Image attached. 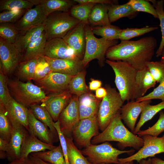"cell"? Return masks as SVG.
<instances>
[{"label":"cell","mask_w":164,"mask_h":164,"mask_svg":"<svg viewBox=\"0 0 164 164\" xmlns=\"http://www.w3.org/2000/svg\"><path fill=\"white\" fill-rule=\"evenodd\" d=\"M29 158L34 161L36 164H52L48 162H46L35 156L30 154Z\"/></svg>","instance_id":"cell-57"},{"label":"cell","mask_w":164,"mask_h":164,"mask_svg":"<svg viewBox=\"0 0 164 164\" xmlns=\"http://www.w3.org/2000/svg\"><path fill=\"white\" fill-rule=\"evenodd\" d=\"M78 4L91 3L94 4H105L109 5L118 4V1L116 0H73Z\"/></svg>","instance_id":"cell-52"},{"label":"cell","mask_w":164,"mask_h":164,"mask_svg":"<svg viewBox=\"0 0 164 164\" xmlns=\"http://www.w3.org/2000/svg\"><path fill=\"white\" fill-rule=\"evenodd\" d=\"M78 98L76 95L72 97L58 118L60 130L67 137H72V131L80 120Z\"/></svg>","instance_id":"cell-11"},{"label":"cell","mask_w":164,"mask_h":164,"mask_svg":"<svg viewBox=\"0 0 164 164\" xmlns=\"http://www.w3.org/2000/svg\"><path fill=\"white\" fill-rule=\"evenodd\" d=\"M138 163L139 164H153L151 157L147 159H142L139 161Z\"/></svg>","instance_id":"cell-59"},{"label":"cell","mask_w":164,"mask_h":164,"mask_svg":"<svg viewBox=\"0 0 164 164\" xmlns=\"http://www.w3.org/2000/svg\"><path fill=\"white\" fill-rule=\"evenodd\" d=\"M164 109V101L155 105L149 104L141 113L140 119L135 126L134 134L136 135L142 127L147 121L151 120L157 113Z\"/></svg>","instance_id":"cell-34"},{"label":"cell","mask_w":164,"mask_h":164,"mask_svg":"<svg viewBox=\"0 0 164 164\" xmlns=\"http://www.w3.org/2000/svg\"><path fill=\"white\" fill-rule=\"evenodd\" d=\"M153 164H164V160L157 157H153L152 158Z\"/></svg>","instance_id":"cell-58"},{"label":"cell","mask_w":164,"mask_h":164,"mask_svg":"<svg viewBox=\"0 0 164 164\" xmlns=\"http://www.w3.org/2000/svg\"><path fill=\"white\" fill-rule=\"evenodd\" d=\"M152 102V100L141 102L132 101L123 105L120 110L121 119L134 133L137 118L145 107Z\"/></svg>","instance_id":"cell-17"},{"label":"cell","mask_w":164,"mask_h":164,"mask_svg":"<svg viewBox=\"0 0 164 164\" xmlns=\"http://www.w3.org/2000/svg\"><path fill=\"white\" fill-rule=\"evenodd\" d=\"M105 87L107 94L102 99L97 114L99 128L101 132L120 111L124 102L115 88L108 84L106 85Z\"/></svg>","instance_id":"cell-6"},{"label":"cell","mask_w":164,"mask_h":164,"mask_svg":"<svg viewBox=\"0 0 164 164\" xmlns=\"http://www.w3.org/2000/svg\"><path fill=\"white\" fill-rule=\"evenodd\" d=\"M139 12L135 11L127 2L122 5H109L108 8V15L110 23L125 17L129 19L135 18Z\"/></svg>","instance_id":"cell-30"},{"label":"cell","mask_w":164,"mask_h":164,"mask_svg":"<svg viewBox=\"0 0 164 164\" xmlns=\"http://www.w3.org/2000/svg\"><path fill=\"white\" fill-rule=\"evenodd\" d=\"M81 152L84 155L87 156L91 163L119 164L118 156L120 155L133 153L135 150H119L113 147L108 142H105L98 145L91 144Z\"/></svg>","instance_id":"cell-8"},{"label":"cell","mask_w":164,"mask_h":164,"mask_svg":"<svg viewBox=\"0 0 164 164\" xmlns=\"http://www.w3.org/2000/svg\"><path fill=\"white\" fill-rule=\"evenodd\" d=\"M142 138L144 141L142 147L137 152L128 157L119 158V164H124L135 160L138 163L142 159L164 153V134L161 137L147 135H144Z\"/></svg>","instance_id":"cell-9"},{"label":"cell","mask_w":164,"mask_h":164,"mask_svg":"<svg viewBox=\"0 0 164 164\" xmlns=\"http://www.w3.org/2000/svg\"><path fill=\"white\" fill-rule=\"evenodd\" d=\"M152 4L156 12L158 18L160 22V26L162 32V39L158 48L156 52V56L158 57L161 55L162 50L164 46V0H148Z\"/></svg>","instance_id":"cell-40"},{"label":"cell","mask_w":164,"mask_h":164,"mask_svg":"<svg viewBox=\"0 0 164 164\" xmlns=\"http://www.w3.org/2000/svg\"><path fill=\"white\" fill-rule=\"evenodd\" d=\"M95 5L91 3H84L75 5L70 9V14L72 17L80 22L85 24H89V15Z\"/></svg>","instance_id":"cell-38"},{"label":"cell","mask_w":164,"mask_h":164,"mask_svg":"<svg viewBox=\"0 0 164 164\" xmlns=\"http://www.w3.org/2000/svg\"><path fill=\"white\" fill-rule=\"evenodd\" d=\"M67 142L68 161L69 164H91L85 157L75 145L72 137L65 136Z\"/></svg>","instance_id":"cell-35"},{"label":"cell","mask_w":164,"mask_h":164,"mask_svg":"<svg viewBox=\"0 0 164 164\" xmlns=\"http://www.w3.org/2000/svg\"><path fill=\"white\" fill-rule=\"evenodd\" d=\"M107 94V91L105 87H101L95 91V96L97 98L102 99Z\"/></svg>","instance_id":"cell-55"},{"label":"cell","mask_w":164,"mask_h":164,"mask_svg":"<svg viewBox=\"0 0 164 164\" xmlns=\"http://www.w3.org/2000/svg\"><path fill=\"white\" fill-rule=\"evenodd\" d=\"M73 76L51 72L41 80H35L42 89L51 93L68 90L70 81Z\"/></svg>","instance_id":"cell-15"},{"label":"cell","mask_w":164,"mask_h":164,"mask_svg":"<svg viewBox=\"0 0 164 164\" xmlns=\"http://www.w3.org/2000/svg\"><path fill=\"white\" fill-rule=\"evenodd\" d=\"M85 30L86 45L84 57L82 60L84 65L86 67L91 61L97 59L100 66H104L105 63L107 51L110 47L118 44V40L108 41L102 38L96 37L89 24H85Z\"/></svg>","instance_id":"cell-5"},{"label":"cell","mask_w":164,"mask_h":164,"mask_svg":"<svg viewBox=\"0 0 164 164\" xmlns=\"http://www.w3.org/2000/svg\"><path fill=\"white\" fill-rule=\"evenodd\" d=\"M44 30V24L21 30L14 44L22 55L28 46L40 36Z\"/></svg>","instance_id":"cell-26"},{"label":"cell","mask_w":164,"mask_h":164,"mask_svg":"<svg viewBox=\"0 0 164 164\" xmlns=\"http://www.w3.org/2000/svg\"><path fill=\"white\" fill-rule=\"evenodd\" d=\"M153 99H159L164 101V78L158 86L151 93L135 100L137 102H141Z\"/></svg>","instance_id":"cell-50"},{"label":"cell","mask_w":164,"mask_h":164,"mask_svg":"<svg viewBox=\"0 0 164 164\" xmlns=\"http://www.w3.org/2000/svg\"><path fill=\"white\" fill-rule=\"evenodd\" d=\"M8 155L6 152L0 151V158L2 159H4L7 158Z\"/></svg>","instance_id":"cell-60"},{"label":"cell","mask_w":164,"mask_h":164,"mask_svg":"<svg viewBox=\"0 0 164 164\" xmlns=\"http://www.w3.org/2000/svg\"><path fill=\"white\" fill-rule=\"evenodd\" d=\"M22 57V54L14 44L0 37V68L4 73H11L21 62Z\"/></svg>","instance_id":"cell-12"},{"label":"cell","mask_w":164,"mask_h":164,"mask_svg":"<svg viewBox=\"0 0 164 164\" xmlns=\"http://www.w3.org/2000/svg\"><path fill=\"white\" fill-rule=\"evenodd\" d=\"M44 56L53 59L78 57L63 39L61 38H55L47 41L44 50Z\"/></svg>","instance_id":"cell-20"},{"label":"cell","mask_w":164,"mask_h":164,"mask_svg":"<svg viewBox=\"0 0 164 164\" xmlns=\"http://www.w3.org/2000/svg\"><path fill=\"white\" fill-rule=\"evenodd\" d=\"M28 9H16L3 11L0 13V23H15Z\"/></svg>","instance_id":"cell-46"},{"label":"cell","mask_w":164,"mask_h":164,"mask_svg":"<svg viewBox=\"0 0 164 164\" xmlns=\"http://www.w3.org/2000/svg\"><path fill=\"white\" fill-rule=\"evenodd\" d=\"M28 131L21 125L14 128L9 147L6 152L11 162L21 158V149L24 138Z\"/></svg>","instance_id":"cell-23"},{"label":"cell","mask_w":164,"mask_h":164,"mask_svg":"<svg viewBox=\"0 0 164 164\" xmlns=\"http://www.w3.org/2000/svg\"><path fill=\"white\" fill-rule=\"evenodd\" d=\"M91 164H106L104 163H97V164H93L91 163ZM124 164H134L133 161H131L129 162H127Z\"/></svg>","instance_id":"cell-62"},{"label":"cell","mask_w":164,"mask_h":164,"mask_svg":"<svg viewBox=\"0 0 164 164\" xmlns=\"http://www.w3.org/2000/svg\"><path fill=\"white\" fill-rule=\"evenodd\" d=\"M52 72L74 76L85 70L82 60L78 57L53 59L44 56Z\"/></svg>","instance_id":"cell-13"},{"label":"cell","mask_w":164,"mask_h":164,"mask_svg":"<svg viewBox=\"0 0 164 164\" xmlns=\"http://www.w3.org/2000/svg\"><path fill=\"white\" fill-rule=\"evenodd\" d=\"M8 85L14 98L27 108L42 103L47 96L42 88L30 81L12 80L8 81Z\"/></svg>","instance_id":"cell-4"},{"label":"cell","mask_w":164,"mask_h":164,"mask_svg":"<svg viewBox=\"0 0 164 164\" xmlns=\"http://www.w3.org/2000/svg\"><path fill=\"white\" fill-rule=\"evenodd\" d=\"M146 67L156 82L160 83L164 78V67L160 61H150Z\"/></svg>","instance_id":"cell-48"},{"label":"cell","mask_w":164,"mask_h":164,"mask_svg":"<svg viewBox=\"0 0 164 164\" xmlns=\"http://www.w3.org/2000/svg\"><path fill=\"white\" fill-rule=\"evenodd\" d=\"M56 146L45 143L29 132L23 140L21 149V158H28L31 153L51 150Z\"/></svg>","instance_id":"cell-24"},{"label":"cell","mask_w":164,"mask_h":164,"mask_svg":"<svg viewBox=\"0 0 164 164\" xmlns=\"http://www.w3.org/2000/svg\"><path fill=\"white\" fill-rule=\"evenodd\" d=\"M29 133L41 141L51 145L59 138L43 123L38 120L29 108L28 115Z\"/></svg>","instance_id":"cell-19"},{"label":"cell","mask_w":164,"mask_h":164,"mask_svg":"<svg viewBox=\"0 0 164 164\" xmlns=\"http://www.w3.org/2000/svg\"><path fill=\"white\" fill-rule=\"evenodd\" d=\"M72 97L68 90L51 93L42 103L41 105L47 110L54 122L58 120L59 115Z\"/></svg>","instance_id":"cell-16"},{"label":"cell","mask_w":164,"mask_h":164,"mask_svg":"<svg viewBox=\"0 0 164 164\" xmlns=\"http://www.w3.org/2000/svg\"><path fill=\"white\" fill-rule=\"evenodd\" d=\"M51 72L44 56L40 57L38 58L34 80H37L43 79Z\"/></svg>","instance_id":"cell-49"},{"label":"cell","mask_w":164,"mask_h":164,"mask_svg":"<svg viewBox=\"0 0 164 164\" xmlns=\"http://www.w3.org/2000/svg\"><path fill=\"white\" fill-rule=\"evenodd\" d=\"M4 106L8 117L13 128L22 125L29 131V108L18 102L12 97Z\"/></svg>","instance_id":"cell-18"},{"label":"cell","mask_w":164,"mask_h":164,"mask_svg":"<svg viewBox=\"0 0 164 164\" xmlns=\"http://www.w3.org/2000/svg\"><path fill=\"white\" fill-rule=\"evenodd\" d=\"M80 22L69 12H56L50 14L44 24L47 41L63 38Z\"/></svg>","instance_id":"cell-7"},{"label":"cell","mask_w":164,"mask_h":164,"mask_svg":"<svg viewBox=\"0 0 164 164\" xmlns=\"http://www.w3.org/2000/svg\"><path fill=\"white\" fill-rule=\"evenodd\" d=\"M7 164H36L34 161L29 159V157L27 158H21L11 162Z\"/></svg>","instance_id":"cell-54"},{"label":"cell","mask_w":164,"mask_h":164,"mask_svg":"<svg viewBox=\"0 0 164 164\" xmlns=\"http://www.w3.org/2000/svg\"><path fill=\"white\" fill-rule=\"evenodd\" d=\"M53 125L58 133L59 138L60 142V145L63 152L66 164H69L68 157L67 142L65 136L60 130L59 121L58 120L56 122H54L53 123Z\"/></svg>","instance_id":"cell-51"},{"label":"cell","mask_w":164,"mask_h":164,"mask_svg":"<svg viewBox=\"0 0 164 164\" xmlns=\"http://www.w3.org/2000/svg\"><path fill=\"white\" fill-rule=\"evenodd\" d=\"M34 5H39L45 15L56 12H68L76 3L73 0H30Z\"/></svg>","instance_id":"cell-25"},{"label":"cell","mask_w":164,"mask_h":164,"mask_svg":"<svg viewBox=\"0 0 164 164\" xmlns=\"http://www.w3.org/2000/svg\"><path fill=\"white\" fill-rule=\"evenodd\" d=\"M127 3L135 11L146 12L152 15L155 18H158L155 7L148 0H130Z\"/></svg>","instance_id":"cell-45"},{"label":"cell","mask_w":164,"mask_h":164,"mask_svg":"<svg viewBox=\"0 0 164 164\" xmlns=\"http://www.w3.org/2000/svg\"><path fill=\"white\" fill-rule=\"evenodd\" d=\"M8 81L3 70L0 69V104L4 106L9 101L12 97L8 85Z\"/></svg>","instance_id":"cell-47"},{"label":"cell","mask_w":164,"mask_h":164,"mask_svg":"<svg viewBox=\"0 0 164 164\" xmlns=\"http://www.w3.org/2000/svg\"><path fill=\"white\" fill-rule=\"evenodd\" d=\"M109 5L105 4L95 5L93 7L89 15V24L99 26L111 24L108 13Z\"/></svg>","instance_id":"cell-29"},{"label":"cell","mask_w":164,"mask_h":164,"mask_svg":"<svg viewBox=\"0 0 164 164\" xmlns=\"http://www.w3.org/2000/svg\"><path fill=\"white\" fill-rule=\"evenodd\" d=\"M46 17L41 7L36 5L28 9L14 24L20 30H25L44 24Z\"/></svg>","instance_id":"cell-21"},{"label":"cell","mask_w":164,"mask_h":164,"mask_svg":"<svg viewBox=\"0 0 164 164\" xmlns=\"http://www.w3.org/2000/svg\"><path fill=\"white\" fill-rule=\"evenodd\" d=\"M91 81L89 82V88L91 91H96L98 88L101 87L102 82L99 80H96L91 78Z\"/></svg>","instance_id":"cell-53"},{"label":"cell","mask_w":164,"mask_h":164,"mask_svg":"<svg viewBox=\"0 0 164 164\" xmlns=\"http://www.w3.org/2000/svg\"><path fill=\"white\" fill-rule=\"evenodd\" d=\"M156 46V39L152 36L135 41H121L108 49L105 57L111 60L125 62L138 71L146 67L147 63L154 56Z\"/></svg>","instance_id":"cell-1"},{"label":"cell","mask_w":164,"mask_h":164,"mask_svg":"<svg viewBox=\"0 0 164 164\" xmlns=\"http://www.w3.org/2000/svg\"><path fill=\"white\" fill-rule=\"evenodd\" d=\"M86 72L85 70L73 76L69 83L68 90L72 94L79 97L90 92L85 82Z\"/></svg>","instance_id":"cell-32"},{"label":"cell","mask_w":164,"mask_h":164,"mask_svg":"<svg viewBox=\"0 0 164 164\" xmlns=\"http://www.w3.org/2000/svg\"><path fill=\"white\" fill-rule=\"evenodd\" d=\"M105 63L114 71V82L123 102L135 101V77L137 70L129 64L121 60L107 59Z\"/></svg>","instance_id":"cell-3"},{"label":"cell","mask_w":164,"mask_h":164,"mask_svg":"<svg viewBox=\"0 0 164 164\" xmlns=\"http://www.w3.org/2000/svg\"><path fill=\"white\" fill-rule=\"evenodd\" d=\"M102 99L97 98L90 92L79 97V108L80 120L97 115Z\"/></svg>","instance_id":"cell-22"},{"label":"cell","mask_w":164,"mask_h":164,"mask_svg":"<svg viewBox=\"0 0 164 164\" xmlns=\"http://www.w3.org/2000/svg\"><path fill=\"white\" fill-rule=\"evenodd\" d=\"M161 56V58L160 61L164 67V46L162 50Z\"/></svg>","instance_id":"cell-61"},{"label":"cell","mask_w":164,"mask_h":164,"mask_svg":"<svg viewBox=\"0 0 164 164\" xmlns=\"http://www.w3.org/2000/svg\"><path fill=\"white\" fill-rule=\"evenodd\" d=\"M37 61L38 59H34L20 62L17 67L18 76L26 80H34Z\"/></svg>","instance_id":"cell-39"},{"label":"cell","mask_w":164,"mask_h":164,"mask_svg":"<svg viewBox=\"0 0 164 164\" xmlns=\"http://www.w3.org/2000/svg\"><path fill=\"white\" fill-rule=\"evenodd\" d=\"M47 39L44 31L39 37L30 43L23 52L21 62L38 59L44 56Z\"/></svg>","instance_id":"cell-28"},{"label":"cell","mask_w":164,"mask_h":164,"mask_svg":"<svg viewBox=\"0 0 164 164\" xmlns=\"http://www.w3.org/2000/svg\"><path fill=\"white\" fill-rule=\"evenodd\" d=\"M121 120L120 111L117 114L107 127L94 137L91 143L96 145L105 142L115 141L121 149L131 147L138 150L144 143L142 138L129 131Z\"/></svg>","instance_id":"cell-2"},{"label":"cell","mask_w":164,"mask_h":164,"mask_svg":"<svg viewBox=\"0 0 164 164\" xmlns=\"http://www.w3.org/2000/svg\"><path fill=\"white\" fill-rule=\"evenodd\" d=\"M9 145V142L0 138V151L6 152Z\"/></svg>","instance_id":"cell-56"},{"label":"cell","mask_w":164,"mask_h":164,"mask_svg":"<svg viewBox=\"0 0 164 164\" xmlns=\"http://www.w3.org/2000/svg\"><path fill=\"white\" fill-rule=\"evenodd\" d=\"M159 113V118L154 125L146 130H140L136 135L140 137L147 135L158 137L164 132V112L162 110Z\"/></svg>","instance_id":"cell-44"},{"label":"cell","mask_w":164,"mask_h":164,"mask_svg":"<svg viewBox=\"0 0 164 164\" xmlns=\"http://www.w3.org/2000/svg\"><path fill=\"white\" fill-rule=\"evenodd\" d=\"M20 30L14 23H0V36L5 40L14 44Z\"/></svg>","instance_id":"cell-41"},{"label":"cell","mask_w":164,"mask_h":164,"mask_svg":"<svg viewBox=\"0 0 164 164\" xmlns=\"http://www.w3.org/2000/svg\"><path fill=\"white\" fill-rule=\"evenodd\" d=\"M13 129L7 116L5 106L0 104V138L9 142Z\"/></svg>","instance_id":"cell-37"},{"label":"cell","mask_w":164,"mask_h":164,"mask_svg":"<svg viewBox=\"0 0 164 164\" xmlns=\"http://www.w3.org/2000/svg\"><path fill=\"white\" fill-rule=\"evenodd\" d=\"M97 115L80 120L73 128L72 137L78 145L84 147L91 144L92 139L99 133Z\"/></svg>","instance_id":"cell-10"},{"label":"cell","mask_w":164,"mask_h":164,"mask_svg":"<svg viewBox=\"0 0 164 164\" xmlns=\"http://www.w3.org/2000/svg\"><path fill=\"white\" fill-rule=\"evenodd\" d=\"M29 108L35 117L48 127L55 135L59 138L57 131L53 125L54 122L45 107L41 104H36L31 106Z\"/></svg>","instance_id":"cell-33"},{"label":"cell","mask_w":164,"mask_h":164,"mask_svg":"<svg viewBox=\"0 0 164 164\" xmlns=\"http://www.w3.org/2000/svg\"><path fill=\"white\" fill-rule=\"evenodd\" d=\"M30 154L52 164H66L60 144L52 150L33 152Z\"/></svg>","instance_id":"cell-31"},{"label":"cell","mask_w":164,"mask_h":164,"mask_svg":"<svg viewBox=\"0 0 164 164\" xmlns=\"http://www.w3.org/2000/svg\"><path fill=\"white\" fill-rule=\"evenodd\" d=\"M34 5L30 0H1L0 11L16 9H28Z\"/></svg>","instance_id":"cell-42"},{"label":"cell","mask_w":164,"mask_h":164,"mask_svg":"<svg viewBox=\"0 0 164 164\" xmlns=\"http://www.w3.org/2000/svg\"><path fill=\"white\" fill-rule=\"evenodd\" d=\"M156 82L147 67L138 70L135 77V100L144 96L148 89L154 87Z\"/></svg>","instance_id":"cell-27"},{"label":"cell","mask_w":164,"mask_h":164,"mask_svg":"<svg viewBox=\"0 0 164 164\" xmlns=\"http://www.w3.org/2000/svg\"><path fill=\"white\" fill-rule=\"evenodd\" d=\"M158 29L157 27L146 26L142 28H127L122 29L119 39L121 41L129 40L130 39L142 36Z\"/></svg>","instance_id":"cell-43"},{"label":"cell","mask_w":164,"mask_h":164,"mask_svg":"<svg viewBox=\"0 0 164 164\" xmlns=\"http://www.w3.org/2000/svg\"><path fill=\"white\" fill-rule=\"evenodd\" d=\"M85 24L80 22L63 38L75 55L82 60L86 45Z\"/></svg>","instance_id":"cell-14"},{"label":"cell","mask_w":164,"mask_h":164,"mask_svg":"<svg viewBox=\"0 0 164 164\" xmlns=\"http://www.w3.org/2000/svg\"><path fill=\"white\" fill-rule=\"evenodd\" d=\"M92 30L94 34L100 36L106 40L112 41L119 39L122 29L110 24L104 26L92 27Z\"/></svg>","instance_id":"cell-36"}]
</instances>
